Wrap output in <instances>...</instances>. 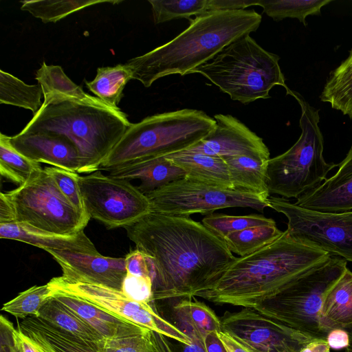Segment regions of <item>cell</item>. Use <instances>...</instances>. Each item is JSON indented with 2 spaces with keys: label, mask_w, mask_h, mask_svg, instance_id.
Returning <instances> with one entry per match:
<instances>
[{
  "label": "cell",
  "mask_w": 352,
  "mask_h": 352,
  "mask_svg": "<svg viewBox=\"0 0 352 352\" xmlns=\"http://www.w3.org/2000/svg\"><path fill=\"white\" fill-rule=\"evenodd\" d=\"M124 228L135 248L153 262L154 302L195 298L237 258L222 239L189 217L150 212Z\"/></svg>",
  "instance_id": "6da1fadb"
},
{
  "label": "cell",
  "mask_w": 352,
  "mask_h": 352,
  "mask_svg": "<svg viewBox=\"0 0 352 352\" xmlns=\"http://www.w3.org/2000/svg\"><path fill=\"white\" fill-rule=\"evenodd\" d=\"M331 256L314 243L285 230L272 243L237 257L217 280L195 297L217 305L254 308Z\"/></svg>",
  "instance_id": "7a4b0ae2"
},
{
  "label": "cell",
  "mask_w": 352,
  "mask_h": 352,
  "mask_svg": "<svg viewBox=\"0 0 352 352\" xmlns=\"http://www.w3.org/2000/svg\"><path fill=\"white\" fill-rule=\"evenodd\" d=\"M189 20L188 27L173 39L126 62L133 79L149 87L162 77L189 74L233 41L257 30L262 16L253 9L218 10Z\"/></svg>",
  "instance_id": "3957f363"
},
{
  "label": "cell",
  "mask_w": 352,
  "mask_h": 352,
  "mask_svg": "<svg viewBox=\"0 0 352 352\" xmlns=\"http://www.w3.org/2000/svg\"><path fill=\"white\" fill-rule=\"evenodd\" d=\"M126 113L63 100L42 104L24 131H47L60 135L75 146L80 158L78 173L100 168L131 126Z\"/></svg>",
  "instance_id": "277c9868"
},
{
  "label": "cell",
  "mask_w": 352,
  "mask_h": 352,
  "mask_svg": "<svg viewBox=\"0 0 352 352\" xmlns=\"http://www.w3.org/2000/svg\"><path fill=\"white\" fill-rule=\"evenodd\" d=\"M216 126L214 118L190 109L148 116L131 126L109 153L100 170L186 150L206 138Z\"/></svg>",
  "instance_id": "5b68a950"
},
{
  "label": "cell",
  "mask_w": 352,
  "mask_h": 352,
  "mask_svg": "<svg viewBox=\"0 0 352 352\" xmlns=\"http://www.w3.org/2000/svg\"><path fill=\"white\" fill-rule=\"evenodd\" d=\"M279 60L249 34L233 41L190 74H201L232 100L245 104L270 98V91L276 85L289 89Z\"/></svg>",
  "instance_id": "8992f818"
},
{
  "label": "cell",
  "mask_w": 352,
  "mask_h": 352,
  "mask_svg": "<svg viewBox=\"0 0 352 352\" xmlns=\"http://www.w3.org/2000/svg\"><path fill=\"white\" fill-rule=\"evenodd\" d=\"M287 94L294 97L300 106L301 135L289 150L270 159L266 184L270 194L297 199L322 184L329 172L338 164L324 160L318 110L298 93L289 89Z\"/></svg>",
  "instance_id": "52a82bcc"
},
{
  "label": "cell",
  "mask_w": 352,
  "mask_h": 352,
  "mask_svg": "<svg viewBox=\"0 0 352 352\" xmlns=\"http://www.w3.org/2000/svg\"><path fill=\"white\" fill-rule=\"evenodd\" d=\"M347 261L332 256L312 270L253 309L314 339H325L320 309L328 292L347 270Z\"/></svg>",
  "instance_id": "ba28073f"
},
{
  "label": "cell",
  "mask_w": 352,
  "mask_h": 352,
  "mask_svg": "<svg viewBox=\"0 0 352 352\" xmlns=\"http://www.w3.org/2000/svg\"><path fill=\"white\" fill-rule=\"evenodd\" d=\"M1 194L10 207L12 223L72 235L84 230L90 219L65 197L45 168L16 188Z\"/></svg>",
  "instance_id": "9c48e42d"
},
{
  "label": "cell",
  "mask_w": 352,
  "mask_h": 352,
  "mask_svg": "<svg viewBox=\"0 0 352 352\" xmlns=\"http://www.w3.org/2000/svg\"><path fill=\"white\" fill-rule=\"evenodd\" d=\"M151 212L174 216L210 214L227 208H250L263 212L266 201L252 193L226 189L184 177L145 195Z\"/></svg>",
  "instance_id": "30bf717a"
},
{
  "label": "cell",
  "mask_w": 352,
  "mask_h": 352,
  "mask_svg": "<svg viewBox=\"0 0 352 352\" xmlns=\"http://www.w3.org/2000/svg\"><path fill=\"white\" fill-rule=\"evenodd\" d=\"M78 182L87 215L108 228L129 226L151 212L147 197L129 181L98 170Z\"/></svg>",
  "instance_id": "8fae6325"
},
{
  "label": "cell",
  "mask_w": 352,
  "mask_h": 352,
  "mask_svg": "<svg viewBox=\"0 0 352 352\" xmlns=\"http://www.w3.org/2000/svg\"><path fill=\"white\" fill-rule=\"evenodd\" d=\"M47 284L52 292L84 300L121 319L146 327L175 342L190 343L187 336L157 312L154 303L134 300L122 290L96 284L69 282L61 276L52 278Z\"/></svg>",
  "instance_id": "7c38bea8"
},
{
  "label": "cell",
  "mask_w": 352,
  "mask_h": 352,
  "mask_svg": "<svg viewBox=\"0 0 352 352\" xmlns=\"http://www.w3.org/2000/svg\"><path fill=\"white\" fill-rule=\"evenodd\" d=\"M270 208L287 219L288 233L352 262V210L327 212L307 209L284 197L270 196Z\"/></svg>",
  "instance_id": "4fadbf2b"
},
{
  "label": "cell",
  "mask_w": 352,
  "mask_h": 352,
  "mask_svg": "<svg viewBox=\"0 0 352 352\" xmlns=\"http://www.w3.org/2000/svg\"><path fill=\"white\" fill-rule=\"evenodd\" d=\"M220 319L222 331L255 352H300L314 339L253 308L226 311Z\"/></svg>",
  "instance_id": "5bb4252c"
},
{
  "label": "cell",
  "mask_w": 352,
  "mask_h": 352,
  "mask_svg": "<svg viewBox=\"0 0 352 352\" xmlns=\"http://www.w3.org/2000/svg\"><path fill=\"white\" fill-rule=\"evenodd\" d=\"M216 126L206 138L184 150L222 158L252 155L270 158L261 138L231 115L216 114Z\"/></svg>",
  "instance_id": "9a60e30c"
},
{
  "label": "cell",
  "mask_w": 352,
  "mask_h": 352,
  "mask_svg": "<svg viewBox=\"0 0 352 352\" xmlns=\"http://www.w3.org/2000/svg\"><path fill=\"white\" fill-rule=\"evenodd\" d=\"M69 282L103 285L121 290L126 274L124 258L66 251H48Z\"/></svg>",
  "instance_id": "2e32d148"
},
{
  "label": "cell",
  "mask_w": 352,
  "mask_h": 352,
  "mask_svg": "<svg viewBox=\"0 0 352 352\" xmlns=\"http://www.w3.org/2000/svg\"><path fill=\"white\" fill-rule=\"evenodd\" d=\"M12 146L29 160L78 173L80 158L74 144L65 137L47 131H21L10 137Z\"/></svg>",
  "instance_id": "e0dca14e"
},
{
  "label": "cell",
  "mask_w": 352,
  "mask_h": 352,
  "mask_svg": "<svg viewBox=\"0 0 352 352\" xmlns=\"http://www.w3.org/2000/svg\"><path fill=\"white\" fill-rule=\"evenodd\" d=\"M335 175L297 198L296 205L307 209L344 212L352 210V145L338 164Z\"/></svg>",
  "instance_id": "ac0fdd59"
},
{
  "label": "cell",
  "mask_w": 352,
  "mask_h": 352,
  "mask_svg": "<svg viewBox=\"0 0 352 352\" xmlns=\"http://www.w3.org/2000/svg\"><path fill=\"white\" fill-rule=\"evenodd\" d=\"M0 238L23 242L48 251H66L99 254L84 230L72 235L50 233L17 223H1Z\"/></svg>",
  "instance_id": "d6986e66"
},
{
  "label": "cell",
  "mask_w": 352,
  "mask_h": 352,
  "mask_svg": "<svg viewBox=\"0 0 352 352\" xmlns=\"http://www.w3.org/2000/svg\"><path fill=\"white\" fill-rule=\"evenodd\" d=\"M109 176L126 181L139 179L144 195L186 177L185 171L165 156L127 164L109 170Z\"/></svg>",
  "instance_id": "ffe728a7"
},
{
  "label": "cell",
  "mask_w": 352,
  "mask_h": 352,
  "mask_svg": "<svg viewBox=\"0 0 352 352\" xmlns=\"http://www.w3.org/2000/svg\"><path fill=\"white\" fill-rule=\"evenodd\" d=\"M51 296L80 317L102 338L129 336L140 333L148 329L121 319L77 297L52 291Z\"/></svg>",
  "instance_id": "44dd1931"
},
{
  "label": "cell",
  "mask_w": 352,
  "mask_h": 352,
  "mask_svg": "<svg viewBox=\"0 0 352 352\" xmlns=\"http://www.w3.org/2000/svg\"><path fill=\"white\" fill-rule=\"evenodd\" d=\"M17 329L36 342L45 352H99L96 342L67 333L39 317H28Z\"/></svg>",
  "instance_id": "7402d4cb"
},
{
  "label": "cell",
  "mask_w": 352,
  "mask_h": 352,
  "mask_svg": "<svg viewBox=\"0 0 352 352\" xmlns=\"http://www.w3.org/2000/svg\"><path fill=\"white\" fill-rule=\"evenodd\" d=\"M186 173V177L217 187L234 189L223 158L182 151L165 156Z\"/></svg>",
  "instance_id": "603a6c76"
},
{
  "label": "cell",
  "mask_w": 352,
  "mask_h": 352,
  "mask_svg": "<svg viewBox=\"0 0 352 352\" xmlns=\"http://www.w3.org/2000/svg\"><path fill=\"white\" fill-rule=\"evenodd\" d=\"M35 78L43 90V104L68 100L88 105L112 109L98 98L85 92L80 87L69 79L59 65H48L43 61L36 72Z\"/></svg>",
  "instance_id": "cb8c5ba5"
},
{
  "label": "cell",
  "mask_w": 352,
  "mask_h": 352,
  "mask_svg": "<svg viewBox=\"0 0 352 352\" xmlns=\"http://www.w3.org/2000/svg\"><path fill=\"white\" fill-rule=\"evenodd\" d=\"M324 329L352 330V272L349 269L325 296L320 309Z\"/></svg>",
  "instance_id": "d4e9b609"
},
{
  "label": "cell",
  "mask_w": 352,
  "mask_h": 352,
  "mask_svg": "<svg viewBox=\"0 0 352 352\" xmlns=\"http://www.w3.org/2000/svg\"><path fill=\"white\" fill-rule=\"evenodd\" d=\"M234 190L249 192L267 201L270 197L266 179L270 159L252 155L223 158Z\"/></svg>",
  "instance_id": "484cf974"
},
{
  "label": "cell",
  "mask_w": 352,
  "mask_h": 352,
  "mask_svg": "<svg viewBox=\"0 0 352 352\" xmlns=\"http://www.w3.org/2000/svg\"><path fill=\"white\" fill-rule=\"evenodd\" d=\"M133 79L130 67L125 64L102 67L97 69L95 78L85 85L90 91L106 104L114 109L118 107L126 83Z\"/></svg>",
  "instance_id": "4316f807"
},
{
  "label": "cell",
  "mask_w": 352,
  "mask_h": 352,
  "mask_svg": "<svg viewBox=\"0 0 352 352\" xmlns=\"http://www.w3.org/2000/svg\"><path fill=\"white\" fill-rule=\"evenodd\" d=\"M320 99L352 120V50L349 56L330 73Z\"/></svg>",
  "instance_id": "83f0119b"
},
{
  "label": "cell",
  "mask_w": 352,
  "mask_h": 352,
  "mask_svg": "<svg viewBox=\"0 0 352 352\" xmlns=\"http://www.w3.org/2000/svg\"><path fill=\"white\" fill-rule=\"evenodd\" d=\"M37 317L81 339L92 342L102 339L88 324L54 297L51 296L43 306Z\"/></svg>",
  "instance_id": "f1b7e54d"
},
{
  "label": "cell",
  "mask_w": 352,
  "mask_h": 352,
  "mask_svg": "<svg viewBox=\"0 0 352 352\" xmlns=\"http://www.w3.org/2000/svg\"><path fill=\"white\" fill-rule=\"evenodd\" d=\"M41 86L30 85L14 76L0 70V103L22 107L35 115L42 106Z\"/></svg>",
  "instance_id": "f546056e"
},
{
  "label": "cell",
  "mask_w": 352,
  "mask_h": 352,
  "mask_svg": "<svg viewBox=\"0 0 352 352\" xmlns=\"http://www.w3.org/2000/svg\"><path fill=\"white\" fill-rule=\"evenodd\" d=\"M118 0H27L21 1V9L29 12L43 23H56L72 13L99 3L116 4Z\"/></svg>",
  "instance_id": "4dcf8cb0"
},
{
  "label": "cell",
  "mask_w": 352,
  "mask_h": 352,
  "mask_svg": "<svg viewBox=\"0 0 352 352\" xmlns=\"http://www.w3.org/2000/svg\"><path fill=\"white\" fill-rule=\"evenodd\" d=\"M43 168L17 151L10 142V136L0 134V173L13 183L21 186L39 173Z\"/></svg>",
  "instance_id": "1f68e13d"
},
{
  "label": "cell",
  "mask_w": 352,
  "mask_h": 352,
  "mask_svg": "<svg viewBox=\"0 0 352 352\" xmlns=\"http://www.w3.org/2000/svg\"><path fill=\"white\" fill-rule=\"evenodd\" d=\"M283 233L276 225L256 226L232 232L226 236L223 241L231 252L241 257L272 243Z\"/></svg>",
  "instance_id": "d6a6232c"
},
{
  "label": "cell",
  "mask_w": 352,
  "mask_h": 352,
  "mask_svg": "<svg viewBox=\"0 0 352 352\" xmlns=\"http://www.w3.org/2000/svg\"><path fill=\"white\" fill-rule=\"evenodd\" d=\"M332 0H258V6L276 21L286 18L298 19L305 26L309 15H320L321 8Z\"/></svg>",
  "instance_id": "836d02e7"
},
{
  "label": "cell",
  "mask_w": 352,
  "mask_h": 352,
  "mask_svg": "<svg viewBox=\"0 0 352 352\" xmlns=\"http://www.w3.org/2000/svg\"><path fill=\"white\" fill-rule=\"evenodd\" d=\"M155 24L209 12V0H148Z\"/></svg>",
  "instance_id": "e575fe53"
},
{
  "label": "cell",
  "mask_w": 352,
  "mask_h": 352,
  "mask_svg": "<svg viewBox=\"0 0 352 352\" xmlns=\"http://www.w3.org/2000/svg\"><path fill=\"white\" fill-rule=\"evenodd\" d=\"M202 224L217 236L223 240L228 234L248 228L276 225L273 219L261 214L234 216L223 214H210L202 220Z\"/></svg>",
  "instance_id": "d590c367"
},
{
  "label": "cell",
  "mask_w": 352,
  "mask_h": 352,
  "mask_svg": "<svg viewBox=\"0 0 352 352\" xmlns=\"http://www.w3.org/2000/svg\"><path fill=\"white\" fill-rule=\"evenodd\" d=\"M50 298L51 290L47 283L35 285L6 302L1 310L22 320L28 317H37L41 309Z\"/></svg>",
  "instance_id": "8d00e7d4"
},
{
  "label": "cell",
  "mask_w": 352,
  "mask_h": 352,
  "mask_svg": "<svg viewBox=\"0 0 352 352\" xmlns=\"http://www.w3.org/2000/svg\"><path fill=\"white\" fill-rule=\"evenodd\" d=\"M175 300L188 319L204 337L210 332L222 331L220 317L204 302L195 298Z\"/></svg>",
  "instance_id": "74e56055"
},
{
  "label": "cell",
  "mask_w": 352,
  "mask_h": 352,
  "mask_svg": "<svg viewBox=\"0 0 352 352\" xmlns=\"http://www.w3.org/2000/svg\"><path fill=\"white\" fill-rule=\"evenodd\" d=\"M96 344L99 352H156L152 331L148 329L129 336L102 338Z\"/></svg>",
  "instance_id": "f35d334b"
},
{
  "label": "cell",
  "mask_w": 352,
  "mask_h": 352,
  "mask_svg": "<svg viewBox=\"0 0 352 352\" xmlns=\"http://www.w3.org/2000/svg\"><path fill=\"white\" fill-rule=\"evenodd\" d=\"M170 322L190 340L189 344L177 342L176 344L174 343L177 352H207L204 336L191 322L177 302L170 307Z\"/></svg>",
  "instance_id": "ab89813d"
},
{
  "label": "cell",
  "mask_w": 352,
  "mask_h": 352,
  "mask_svg": "<svg viewBox=\"0 0 352 352\" xmlns=\"http://www.w3.org/2000/svg\"><path fill=\"white\" fill-rule=\"evenodd\" d=\"M65 197L82 214L86 212L84 201L78 182L79 173L57 167H45Z\"/></svg>",
  "instance_id": "60d3db41"
},
{
  "label": "cell",
  "mask_w": 352,
  "mask_h": 352,
  "mask_svg": "<svg viewBox=\"0 0 352 352\" xmlns=\"http://www.w3.org/2000/svg\"><path fill=\"white\" fill-rule=\"evenodd\" d=\"M121 290L134 300L154 303L153 280L151 277L134 276L126 272Z\"/></svg>",
  "instance_id": "b9f144b4"
},
{
  "label": "cell",
  "mask_w": 352,
  "mask_h": 352,
  "mask_svg": "<svg viewBox=\"0 0 352 352\" xmlns=\"http://www.w3.org/2000/svg\"><path fill=\"white\" fill-rule=\"evenodd\" d=\"M125 258L126 272L138 276L154 278V268L151 259L135 248L128 253Z\"/></svg>",
  "instance_id": "7bdbcfd3"
},
{
  "label": "cell",
  "mask_w": 352,
  "mask_h": 352,
  "mask_svg": "<svg viewBox=\"0 0 352 352\" xmlns=\"http://www.w3.org/2000/svg\"><path fill=\"white\" fill-rule=\"evenodd\" d=\"M1 331V352H19L16 345L14 331L15 328L12 324L1 316L0 318Z\"/></svg>",
  "instance_id": "ee69618b"
},
{
  "label": "cell",
  "mask_w": 352,
  "mask_h": 352,
  "mask_svg": "<svg viewBox=\"0 0 352 352\" xmlns=\"http://www.w3.org/2000/svg\"><path fill=\"white\" fill-rule=\"evenodd\" d=\"M258 0H209V12L218 10H245L258 6Z\"/></svg>",
  "instance_id": "f6af8a7d"
},
{
  "label": "cell",
  "mask_w": 352,
  "mask_h": 352,
  "mask_svg": "<svg viewBox=\"0 0 352 352\" xmlns=\"http://www.w3.org/2000/svg\"><path fill=\"white\" fill-rule=\"evenodd\" d=\"M326 340L329 346L332 349H346L350 344V334L345 329H333L328 332Z\"/></svg>",
  "instance_id": "bcb514c9"
},
{
  "label": "cell",
  "mask_w": 352,
  "mask_h": 352,
  "mask_svg": "<svg viewBox=\"0 0 352 352\" xmlns=\"http://www.w3.org/2000/svg\"><path fill=\"white\" fill-rule=\"evenodd\" d=\"M14 337L19 352H45L36 342L19 329H15Z\"/></svg>",
  "instance_id": "7dc6e473"
},
{
  "label": "cell",
  "mask_w": 352,
  "mask_h": 352,
  "mask_svg": "<svg viewBox=\"0 0 352 352\" xmlns=\"http://www.w3.org/2000/svg\"><path fill=\"white\" fill-rule=\"evenodd\" d=\"M217 336L224 345L227 352H255L223 331L218 332Z\"/></svg>",
  "instance_id": "c3c4849f"
},
{
  "label": "cell",
  "mask_w": 352,
  "mask_h": 352,
  "mask_svg": "<svg viewBox=\"0 0 352 352\" xmlns=\"http://www.w3.org/2000/svg\"><path fill=\"white\" fill-rule=\"evenodd\" d=\"M152 340L156 352H177L174 342L166 336L152 331Z\"/></svg>",
  "instance_id": "681fc988"
},
{
  "label": "cell",
  "mask_w": 352,
  "mask_h": 352,
  "mask_svg": "<svg viewBox=\"0 0 352 352\" xmlns=\"http://www.w3.org/2000/svg\"><path fill=\"white\" fill-rule=\"evenodd\" d=\"M204 343L207 352H227L217 332L207 333L204 337Z\"/></svg>",
  "instance_id": "f907efd6"
},
{
  "label": "cell",
  "mask_w": 352,
  "mask_h": 352,
  "mask_svg": "<svg viewBox=\"0 0 352 352\" xmlns=\"http://www.w3.org/2000/svg\"><path fill=\"white\" fill-rule=\"evenodd\" d=\"M300 352H330V347L325 339H314Z\"/></svg>",
  "instance_id": "816d5d0a"
},
{
  "label": "cell",
  "mask_w": 352,
  "mask_h": 352,
  "mask_svg": "<svg viewBox=\"0 0 352 352\" xmlns=\"http://www.w3.org/2000/svg\"><path fill=\"white\" fill-rule=\"evenodd\" d=\"M349 332V334H350V344L346 349L345 352H352V330H351Z\"/></svg>",
  "instance_id": "f5cc1de1"
}]
</instances>
